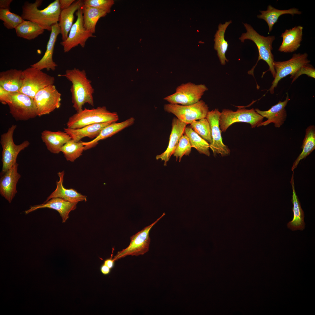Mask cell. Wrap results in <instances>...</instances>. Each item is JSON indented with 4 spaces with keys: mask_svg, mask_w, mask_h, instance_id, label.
I'll use <instances>...</instances> for the list:
<instances>
[{
    "mask_svg": "<svg viewBox=\"0 0 315 315\" xmlns=\"http://www.w3.org/2000/svg\"><path fill=\"white\" fill-rule=\"evenodd\" d=\"M58 76H64L71 82L70 90L72 102L73 107L77 112L83 109V106L85 104L94 106V89L92 85L91 81L87 78L84 70H80L76 68L67 69L64 74Z\"/></svg>",
    "mask_w": 315,
    "mask_h": 315,
    "instance_id": "1",
    "label": "cell"
},
{
    "mask_svg": "<svg viewBox=\"0 0 315 315\" xmlns=\"http://www.w3.org/2000/svg\"><path fill=\"white\" fill-rule=\"evenodd\" d=\"M42 0L34 3L25 1L22 6L21 16L24 20L31 21L39 25L45 30L51 31L52 26L58 23L61 11L59 0H55L44 9L38 7Z\"/></svg>",
    "mask_w": 315,
    "mask_h": 315,
    "instance_id": "2",
    "label": "cell"
},
{
    "mask_svg": "<svg viewBox=\"0 0 315 315\" xmlns=\"http://www.w3.org/2000/svg\"><path fill=\"white\" fill-rule=\"evenodd\" d=\"M118 119L116 112H110L105 106L91 109L85 108L70 116L66 124L68 128L76 129L97 123L108 122L115 123Z\"/></svg>",
    "mask_w": 315,
    "mask_h": 315,
    "instance_id": "3",
    "label": "cell"
},
{
    "mask_svg": "<svg viewBox=\"0 0 315 315\" xmlns=\"http://www.w3.org/2000/svg\"><path fill=\"white\" fill-rule=\"evenodd\" d=\"M246 32L242 34L239 39L242 42L245 40L253 41L257 47L259 56L257 62L260 60L265 61L268 65L270 71L274 78L276 72L274 66V59L272 52V44L275 39L274 36H265L258 34L252 27L247 23H243Z\"/></svg>",
    "mask_w": 315,
    "mask_h": 315,
    "instance_id": "4",
    "label": "cell"
},
{
    "mask_svg": "<svg viewBox=\"0 0 315 315\" xmlns=\"http://www.w3.org/2000/svg\"><path fill=\"white\" fill-rule=\"evenodd\" d=\"M17 127L16 125H12L6 132L1 135L0 143L2 148L1 159L2 167L1 176L17 162V158L19 153L27 147L30 144L27 140H25L19 145L14 143L13 134Z\"/></svg>",
    "mask_w": 315,
    "mask_h": 315,
    "instance_id": "5",
    "label": "cell"
},
{
    "mask_svg": "<svg viewBox=\"0 0 315 315\" xmlns=\"http://www.w3.org/2000/svg\"><path fill=\"white\" fill-rule=\"evenodd\" d=\"M263 119L253 108H240L236 111L224 109L220 112L219 117V127L221 132H225L232 124L242 122L249 123L252 128H254L263 122Z\"/></svg>",
    "mask_w": 315,
    "mask_h": 315,
    "instance_id": "6",
    "label": "cell"
},
{
    "mask_svg": "<svg viewBox=\"0 0 315 315\" xmlns=\"http://www.w3.org/2000/svg\"><path fill=\"white\" fill-rule=\"evenodd\" d=\"M7 104L10 113L17 121H26L38 116L34 99L23 93H12Z\"/></svg>",
    "mask_w": 315,
    "mask_h": 315,
    "instance_id": "7",
    "label": "cell"
},
{
    "mask_svg": "<svg viewBox=\"0 0 315 315\" xmlns=\"http://www.w3.org/2000/svg\"><path fill=\"white\" fill-rule=\"evenodd\" d=\"M23 81L19 92L34 99L36 93L41 89L53 85L54 77L41 70L30 67L22 71Z\"/></svg>",
    "mask_w": 315,
    "mask_h": 315,
    "instance_id": "8",
    "label": "cell"
},
{
    "mask_svg": "<svg viewBox=\"0 0 315 315\" xmlns=\"http://www.w3.org/2000/svg\"><path fill=\"white\" fill-rule=\"evenodd\" d=\"M208 90L204 84H196L191 82L183 83L177 87L174 93L164 99L171 104L190 105L199 102Z\"/></svg>",
    "mask_w": 315,
    "mask_h": 315,
    "instance_id": "9",
    "label": "cell"
},
{
    "mask_svg": "<svg viewBox=\"0 0 315 315\" xmlns=\"http://www.w3.org/2000/svg\"><path fill=\"white\" fill-rule=\"evenodd\" d=\"M164 108L165 111L174 114L176 118L187 124L205 118L209 111L208 105L202 100L188 106L169 103L165 104Z\"/></svg>",
    "mask_w": 315,
    "mask_h": 315,
    "instance_id": "10",
    "label": "cell"
},
{
    "mask_svg": "<svg viewBox=\"0 0 315 315\" xmlns=\"http://www.w3.org/2000/svg\"><path fill=\"white\" fill-rule=\"evenodd\" d=\"M165 215L164 213L152 224L131 237L129 246L118 251L113 258L114 260L116 261L129 255L137 256L143 255L147 252L149 250L150 240L149 236L150 231L153 227Z\"/></svg>",
    "mask_w": 315,
    "mask_h": 315,
    "instance_id": "11",
    "label": "cell"
},
{
    "mask_svg": "<svg viewBox=\"0 0 315 315\" xmlns=\"http://www.w3.org/2000/svg\"><path fill=\"white\" fill-rule=\"evenodd\" d=\"M308 56L306 53H294L288 60L274 61V66L276 75L269 89L270 93H274V89L281 79L288 75H291L290 77H292L303 65L309 63L310 61L308 59Z\"/></svg>",
    "mask_w": 315,
    "mask_h": 315,
    "instance_id": "12",
    "label": "cell"
},
{
    "mask_svg": "<svg viewBox=\"0 0 315 315\" xmlns=\"http://www.w3.org/2000/svg\"><path fill=\"white\" fill-rule=\"evenodd\" d=\"M61 94L54 85L46 86L39 90L34 99L39 117L48 114L61 105Z\"/></svg>",
    "mask_w": 315,
    "mask_h": 315,
    "instance_id": "13",
    "label": "cell"
},
{
    "mask_svg": "<svg viewBox=\"0 0 315 315\" xmlns=\"http://www.w3.org/2000/svg\"><path fill=\"white\" fill-rule=\"evenodd\" d=\"M76 14L77 17L76 20L72 25L67 39L60 43L65 53L68 52L78 45L84 48L89 38L95 37V36L84 27L82 7L76 12Z\"/></svg>",
    "mask_w": 315,
    "mask_h": 315,
    "instance_id": "14",
    "label": "cell"
},
{
    "mask_svg": "<svg viewBox=\"0 0 315 315\" xmlns=\"http://www.w3.org/2000/svg\"><path fill=\"white\" fill-rule=\"evenodd\" d=\"M218 109L216 108L208 112L206 118L209 122L211 128L212 142L209 144V148L213 151L214 156L220 154L222 157L230 155V150L223 141L221 132L219 125L220 115Z\"/></svg>",
    "mask_w": 315,
    "mask_h": 315,
    "instance_id": "15",
    "label": "cell"
},
{
    "mask_svg": "<svg viewBox=\"0 0 315 315\" xmlns=\"http://www.w3.org/2000/svg\"><path fill=\"white\" fill-rule=\"evenodd\" d=\"M18 164L16 162L1 175L0 179V194L9 203L17 192V183L21 177L18 172Z\"/></svg>",
    "mask_w": 315,
    "mask_h": 315,
    "instance_id": "16",
    "label": "cell"
},
{
    "mask_svg": "<svg viewBox=\"0 0 315 315\" xmlns=\"http://www.w3.org/2000/svg\"><path fill=\"white\" fill-rule=\"evenodd\" d=\"M78 203L70 202L61 198H53L42 204L31 206L24 213L27 214L42 208L53 209L59 213L62 218V222L64 223L69 218L70 212L76 209Z\"/></svg>",
    "mask_w": 315,
    "mask_h": 315,
    "instance_id": "17",
    "label": "cell"
},
{
    "mask_svg": "<svg viewBox=\"0 0 315 315\" xmlns=\"http://www.w3.org/2000/svg\"><path fill=\"white\" fill-rule=\"evenodd\" d=\"M287 94L286 99L284 101H279L278 103L272 106L267 111H262L258 108L255 109L264 118L267 119V120L263 121L257 127L266 126L273 123L275 127L279 128L284 123L287 115L285 107L290 100L288 94Z\"/></svg>",
    "mask_w": 315,
    "mask_h": 315,
    "instance_id": "18",
    "label": "cell"
},
{
    "mask_svg": "<svg viewBox=\"0 0 315 315\" xmlns=\"http://www.w3.org/2000/svg\"><path fill=\"white\" fill-rule=\"evenodd\" d=\"M60 34H61V29L57 23L52 26L44 55L38 62L31 65V67L41 70L44 69H46L47 71L55 70L57 65L53 61V55L57 38Z\"/></svg>",
    "mask_w": 315,
    "mask_h": 315,
    "instance_id": "19",
    "label": "cell"
},
{
    "mask_svg": "<svg viewBox=\"0 0 315 315\" xmlns=\"http://www.w3.org/2000/svg\"><path fill=\"white\" fill-rule=\"evenodd\" d=\"M172 125V130L167 147L164 152L156 157L157 160L161 159L164 161V166L167 165V162L174 154L181 138L184 133L187 124L174 117Z\"/></svg>",
    "mask_w": 315,
    "mask_h": 315,
    "instance_id": "20",
    "label": "cell"
},
{
    "mask_svg": "<svg viewBox=\"0 0 315 315\" xmlns=\"http://www.w3.org/2000/svg\"><path fill=\"white\" fill-rule=\"evenodd\" d=\"M303 29V27L301 26L286 29L281 35L282 41L278 50L285 53L296 51L300 46L302 40Z\"/></svg>",
    "mask_w": 315,
    "mask_h": 315,
    "instance_id": "21",
    "label": "cell"
},
{
    "mask_svg": "<svg viewBox=\"0 0 315 315\" xmlns=\"http://www.w3.org/2000/svg\"><path fill=\"white\" fill-rule=\"evenodd\" d=\"M59 179L56 182V188L55 190L47 198L44 202H46L53 198L59 197L73 202H78L81 201L86 202L87 196L78 192L76 190L72 189H67L63 185L64 171H63L57 173Z\"/></svg>",
    "mask_w": 315,
    "mask_h": 315,
    "instance_id": "22",
    "label": "cell"
},
{
    "mask_svg": "<svg viewBox=\"0 0 315 315\" xmlns=\"http://www.w3.org/2000/svg\"><path fill=\"white\" fill-rule=\"evenodd\" d=\"M41 137L47 148L51 153L57 154L61 152L62 147L71 139L64 131L53 132L44 130L41 133Z\"/></svg>",
    "mask_w": 315,
    "mask_h": 315,
    "instance_id": "23",
    "label": "cell"
},
{
    "mask_svg": "<svg viewBox=\"0 0 315 315\" xmlns=\"http://www.w3.org/2000/svg\"><path fill=\"white\" fill-rule=\"evenodd\" d=\"M134 118L131 117L126 120L119 123H113L104 128L99 135L92 140L88 142L80 141L84 146L85 150L89 149L95 147L99 141L110 137L128 127L134 123Z\"/></svg>",
    "mask_w": 315,
    "mask_h": 315,
    "instance_id": "24",
    "label": "cell"
},
{
    "mask_svg": "<svg viewBox=\"0 0 315 315\" xmlns=\"http://www.w3.org/2000/svg\"><path fill=\"white\" fill-rule=\"evenodd\" d=\"M83 5L84 1H75L69 8L61 10L58 23L61 29L62 41H65L68 37L73 24L74 13Z\"/></svg>",
    "mask_w": 315,
    "mask_h": 315,
    "instance_id": "25",
    "label": "cell"
},
{
    "mask_svg": "<svg viewBox=\"0 0 315 315\" xmlns=\"http://www.w3.org/2000/svg\"><path fill=\"white\" fill-rule=\"evenodd\" d=\"M113 123L108 122L90 125L78 129H72L67 127L64 128V130L71 139L78 142L86 137L91 139H95L104 128Z\"/></svg>",
    "mask_w": 315,
    "mask_h": 315,
    "instance_id": "26",
    "label": "cell"
},
{
    "mask_svg": "<svg viewBox=\"0 0 315 315\" xmlns=\"http://www.w3.org/2000/svg\"><path fill=\"white\" fill-rule=\"evenodd\" d=\"M23 81L21 70L11 69L0 73V86L11 93L19 92Z\"/></svg>",
    "mask_w": 315,
    "mask_h": 315,
    "instance_id": "27",
    "label": "cell"
},
{
    "mask_svg": "<svg viewBox=\"0 0 315 315\" xmlns=\"http://www.w3.org/2000/svg\"><path fill=\"white\" fill-rule=\"evenodd\" d=\"M293 190V195L291 200L293 206L292 210L293 213L292 220L287 224L288 228L292 231L303 230L305 227L304 221V213L302 209L300 203L295 190L294 180V171L290 181Z\"/></svg>",
    "mask_w": 315,
    "mask_h": 315,
    "instance_id": "28",
    "label": "cell"
},
{
    "mask_svg": "<svg viewBox=\"0 0 315 315\" xmlns=\"http://www.w3.org/2000/svg\"><path fill=\"white\" fill-rule=\"evenodd\" d=\"M261 14L257 15L258 18L264 20L267 22L269 27L268 34L272 31L273 26L277 22L281 15L285 14L300 15L301 11L296 8H292L287 10H281L276 9L270 5L265 10H260Z\"/></svg>",
    "mask_w": 315,
    "mask_h": 315,
    "instance_id": "29",
    "label": "cell"
},
{
    "mask_svg": "<svg viewBox=\"0 0 315 315\" xmlns=\"http://www.w3.org/2000/svg\"><path fill=\"white\" fill-rule=\"evenodd\" d=\"M232 22V21L230 20L223 24L220 23L218 27V30L214 36V48L217 52L220 61L222 65H225L226 62L228 61L225 57V53L228 50V41L225 39V34L227 27Z\"/></svg>",
    "mask_w": 315,
    "mask_h": 315,
    "instance_id": "30",
    "label": "cell"
},
{
    "mask_svg": "<svg viewBox=\"0 0 315 315\" xmlns=\"http://www.w3.org/2000/svg\"><path fill=\"white\" fill-rule=\"evenodd\" d=\"M82 9L84 27L93 34L95 33L96 26L98 20L105 16L107 13L102 10L84 4Z\"/></svg>",
    "mask_w": 315,
    "mask_h": 315,
    "instance_id": "31",
    "label": "cell"
},
{
    "mask_svg": "<svg viewBox=\"0 0 315 315\" xmlns=\"http://www.w3.org/2000/svg\"><path fill=\"white\" fill-rule=\"evenodd\" d=\"M301 148L302 151L294 162L291 168V170L293 171L297 167L300 161L305 159L315 149V127L314 125H310L306 129Z\"/></svg>",
    "mask_w": 315,
    "mask_h": 315,
    "instance_id": "32",
    "label": "cell"
},
{
    "mask_svg": "<svg viewBox=\"0 0 315 315\" xmlns=\"http://www.w3.org/2000/svg\"><path fill=\"white\" fill-rule=\"evenodd\" d=\"M17 36L28 40L34 39L42 34L45 29L38 24L24 20L15 29Z\"/></svg>",
    "mask_w": 315,
    "mask_h": 315,
    "instance_id": "33",
    "label": "cell"
},
{
    "mask_svg": "<svg viewBox=\"0 0 315 315\" xmlns=\"http://www.w3.org/2000/svg\"><path fill=\"white\" fill-rule=\"evenodd\" d=\"M184 133L189 138L192 147L196 149L200 154L209 156V144L195 132L190 127H186Z\"/></svg>",
    "mask_w": 315,
    "mask_h": 315,
    "instance_id": "34",
    "label": "cell"
},
{
    "mask_svg": "<svg viewBox=\"0 0 315 315\" xmlns=\"http://www.w3.org/2000/svg\"><path fill=\"white\" fill-rule=\"evenodd\" d=\"M85 150L84 146L80 141L76 142L71 139L61 148L64 157L67 161L74 162L80 157Z\"/></svg>",
    "mask_w": 315,
    "mask_h": 315,
    "instance_id": "35",
    "label": "cell"
},
{
    "mask_svg": "<svg viewBox=\"0 0 315 315\" xmlns=\"http://www.w3.org/2000/svg\"><path fill=\"white\" fill-rule=\"evenodd\" d=\"M190 127L203 139L208 142H212L211 130L210 124L206 118L195 120L190 124Z\"/></svg>",
    "mask_w": 315,
    "mask_h": 315,
    "instance_id": "36",
    "label": "cell"
},
{
    "mask_svg": "<svg viewBox=\"0 0 315 315\" xmlns=\"http://www.w3.org/2000/svg\"><path fill=\"white\" fill-rule=\"evenodd\" d=\"M0 20L8 29H15L24 20L21 16L11 12L8 9L0 8Z\"/></svg>",
    "mask_w": 315,
    "mask_h": 315,
    "instance_id": "37",
    "label": "cell"
},
{
    "mask_svg": "<svg viewBox=\"0 0 315 315\" xmlns=\"http://www.w3.org/2000/svg\"><path fill=\"white\" fill-rule=\"evenodd\" d=\"M191 146L188 136L183 134L173 154L176 160L179 158V162L184 155H189L191 150Z\"/></svg>",
    "mask_w": 315,
    "mask_h": 315,
    "instance_id": "38",
    "label": "cell"
},
{
    "mask_svg": "<svg viewBox=\"0 0 315 315\" xmlns=\"http://www.w3.org/2000/svg\"><path fill=\"white\" fill-rule=\"evenodd\" d=\"M113 0H85L84 5L95 8L106 12L107 13L111 11V9L114 4Z\"/></svg>",
    "mask_w": 315,
    "mask_h": 315,
    "instance_id": "39",
    "label": "cell"
},
{
    "mask_svg": "<svg viewBox=\"0 0 315 315\" xmlns=\"http://www.w3.org/2000/svg\"><path fill=\"white\" fill-rule=\"evenodd\" d=\"M305 74L308 76L315 78V69L309 63L303 65L290 78L292 79V83L295 80L298 78L302 75Z\"/></svg>",
    "mask_w": 315,
    "mask_h": 315,
    "instance_id": "40",
    "label": "cell"
},
{
    "mask_svg": "<svg viewBox=\"0 0 315 315\" xmlns=\"http://www.w3.org/2000/svg\"><path fill=\"white\" fill-rule=\"evenodd\" d=\"M11 93L0 86V102L3 104H7L10 98Z\"/></svg>",
    "mask_w": 315,
    "mask_h": 315,
    "instance_id": "41",
    "label": "cell"
},
{
    "mask_svg": "<svg viewBox=\"0 0 315 315\" xmlns=\"http://www.w3.org/2000/svg\"><path fill=\"white\" fill-rule=\"evenodd\" d=\"M75 1V0H59L61 10L69 8Z\"/></svg>",
    "mask_w": 315,
    "mask_h": 315,
    "instance_id": "42",
    "label": "cell"
},
{
    "mask_svg": "<svg viewBox=\"0 0 315 315\" xmlns=\"http://www.w3.org/2000/svg\"><path fill=\"white\" fill-rule=\"evenodd\" d=\"M13 1L12 0H0V8L10 10V5Z\"/></svg>",
    "mask_w": 315,
    "mask_h": 315,
    "instance_id": "43",
    "label": "cell"
},
{
    "mask_svg": "<svg viewBox=\"0 0 315 315\" xmlns=\"http://www.w3.org/2000/svg\"><path fill=\"white\" fill-rule=\"evenodd\" d=\"M115 261L113 258H111L105 260L103 263L111 269L114 267Z\"/></svg>",
    "mask_w": 315,
    "mask_h": 315,
    "instance_id": "44",
    "label": "cell"
},
{
    "mask_svg": "<svg viewBox=\"0 0 315 315\" xmlns=\"http://www.w3.org/2000/svg\"><path fill=\"white\" fill-rule=\"evenodd\" d=\"M111 269L105 265L104 263L101 266L100 270L101 272L104 275L109 274L111 271Z\"/></svg>",
    "mask_w": 315,
    "mask_h": 315,
    "instance_id": "45",
    "label": "cell"
}]
</instances>
